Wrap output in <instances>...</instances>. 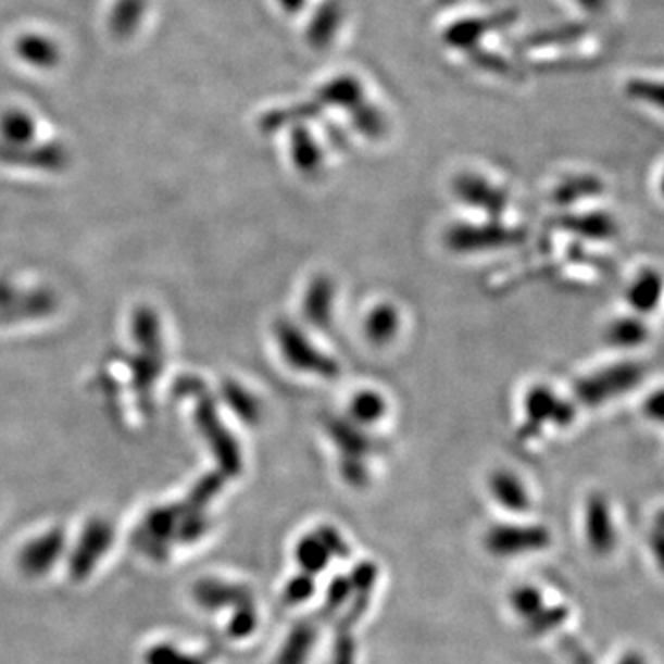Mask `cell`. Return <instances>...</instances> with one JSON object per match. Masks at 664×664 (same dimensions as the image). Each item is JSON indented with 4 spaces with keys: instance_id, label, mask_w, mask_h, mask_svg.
<instances>
[{
    "instance_id": "obj_4",
    "label": "cell",
    "mask_w": 664,
    "mask_h": 664,
    "mask_svg": "<svg viewBox=\"0 0 664 664\" xmlns=\"http://www.w3.org/2000/svg\"><path fill=\"white\" fill-rule=\"evenodd\" d=\"M115 542V528L105 518H92L79 534L67 555V574L73 584H84L97 573Z\"/></svg>"
},
{
    "instance_id": "obj_27",
    "label": "cell",
    "mask_w": 664,
    "mask_h": 664,
    "mask_svg": "<svg viewBox=\"0 0 664 664\" xmlns=\"http://www.w3.org/2000/svg\"><path fill=\"white\" fill-rule=\"evenodd\" d=\"M0 134L7 139L8 147H25L28 140L34 139L36 126L25 111H7L0 116Z\"/></svg>"
},
{
    "instance_id": "obj_3",
    "label": "cell",
    "mask_w": 664,
    "mask_h": 664,
    "mask_svg": "<svg viewBox=\"0 0 664 664\" xmlns=\"http://www.w3.org/2000/svg\"><path fill=\"white\" fill-rule=\"evenodd\" d=\"M274 336L280 356L293 372L325 380H333L340 375V364L293 322H277Z\"/></svg>"
},
{
    "instance_id": "obj_19",
    "label": "cell",
    "mask_w": 664,
    "mask_h": 664,
    "mask_svg": "<svg viewBox=\"0 0 664 664\" xmlns=\"http://www.w3.org/2000/svg\"><path fill=\"white\" fill-rule=\"evenodd\" d=\"M650 338V329H648L644 317L637 314H626L611 320L605 327V341L611 348L621 349V351H634L647 343Z\"/></svg>"
},
{
    "instance_id": "obj_46",
    "label": "cell",
    "mask_w": 664,
    "mask_h": 664,
    "mask_svg": "<svg viewBox=\"0 0 664 664\" xmlns=\"http://www.w3.org/2000/svg\"><path fill=\"white\" fill-rule=\"evenodd\" d=\"M283 7L287 8L288 12H296L299 8L303 7L305 0H279Z\"/></svg>"
},
{
    "instance_id": "obj_1",
    "label": "cell",
    "mask_w": 664,
    "mask_h": 664,
    "mask_svg": "<svg viewBox=\"0 0 664 664\" xmlns=\"http://www.w3.org/2000/svg\"><path fill=\"white\" fill-rule=\"evenodd\" d=\"M526 240L525 229L508 226L502 220L488 218L486 222H456L447 227V250L456 255H480L491 251L508 250L523 245Z\"/></svg>"
},
{
    "instance_id": "obj_14",
    "label": "cell",
    "mask_w": 664,
    "mask_h": 664,
    "mask_svg": "<svg viewBox=\"0 0 664 664\" xmlns=\"http://www.w3.org/2000/svg\"><path fill=\"white\" fill-rule=\"evenodd\" d=\"M489 494L502 510L510 513H528L534 506L525 480L512 469H494L489 475Z\"/></svg>"
},
{
    "instance_id": "obj_9",
    "label": "cell",
    "mask_w": 664,
    "mask_h": 664,
    "mask_svg": "<svg viewBox=\"0 0 664 664\" xmlns=\"http://www.w3.org/2000/svg\"><path fill=\"white\" fill-rule=\"evenodd\" d=\"M192 600L201 611L205 613H220V611H233L246 605V603L255 602L253 591L245 584L231 581V579L200 578L192 586Z\"/></svg>"
},
{
    "instance_id": "obj_36",
    "label": "cell",
    "mask_w": 664,
    "mask_h": 664,
    "mask_svg": "<svg viewBox=\"0 0 664 664\" xmlns=\"http://www.w3.org/2000/svg\"><path fill=\"white\" fill-rule=\"evenodd\" d=\"M314 592H316V576L299 571L296 576L288 579L287 586L283 589V600L288 605H299L311 600Z\"/></svg>"
},
{
    "instance_id": "obj_42",
    "label": "cell",
    "mask_w": 664,
    "mask_h": 664,
    "mask_svg": "<svg viewBox=\"0 0 664 664\" xmlns=\"http://www.w3.org/2000/svg\"><path fill=\"white\" fill-rule=\"evenodd\" d=\"M663 391H653L652 396H648L647 401L642 404V414L647 415L650 421L661 423L663 421Z\"/></svg>"
},
{
    "instance_id": "obj_37",
    "label": "cell",
    "mask_w": 664,
    "mask_h": 664,
    "mask_svg": "<svg viewBox=\"0 0 664 664\" xmlns=\"http://www.w3.org/2000/svg\"><path fill=\"white\" fill-rule=\"evenodd\" d=\"M314 536L324 544L330 557H338V560L351 557V547H349L348 539L341 536V531L336 526L320 525L314 530Z\"/></svg>"
},
{
    "instance_id": "obj_45",
    "label": "cell",
    "mask_w": 664,
    "mask_h": 664,
    "mask_svg": "<svg viewBox=\"0 0 664 664\" xmlns=\"http://www.w3.org/2000/svg\"><path fill=\"white\" fill-rule=\"evenodd\" d=\"M579 7L586 8L589 12H600L605 7V0H574Z\"/></svg>"
},
{
    "instance_id": "obj_10",
    "label": "cell",
    "mask_w": 664,
    "mask_h": 664,
    "mask_svg": "<svg viewBox=\"0 0 664 664\" xmlns=\"http://www.w3.org/2000/svg\"><path fill=\"white\" fill-rule=\"evenodd\" d=\"M584 531L589 549L597 555H607L616 547V528L610 500L602 493L587 497L584 508Z\"/></svg>"
},
{
    "instance_id": "obj_40",
    "label": "cell",
    "mask_w": 664,
    "mask_h": 664,
    "mask_svg": "<svg viewBox=\"0 0 664 664\" xmlns=\"http://www.w3.org/2000/svg\"><path fill=\"white\" fill-rule=\"evenodd\" d=\"M560 648L571 664H594V659L591 653L587 652V648L571 635H561Z\"/></svg>"
},
{
    "instance_id": "obj_21",
    "label": "cell",
    "mask_w": 664,
    "mask_h": 664,
    "mask_svg": "<svg viewBox=\"0 0 664 664\" xmlns=\"http://www.w3.org/2000/svg\"><path fill=\"white\" fill-rule=\"evenodd\" d=\"M142 664H211L208 653L192 652L171 640L153 642L142 652Z\"/></svg>"
},
{
    "instance_id": "obj_8",
    "label": "cell",
    "mask_w": 664,
    "mask_h": 664,
    "mask_svg": "<svg viewBox=\"0 0 664 664\" xmlns=\"http://www.w3.org/2000/svg\"><path fill=\"white\" fill-rule=\"evenodd\" d=\"M67 550V537L63 530H49L34 537L18 550L17 568L30 579L45 578L54 571Z\"/></svg>"
},
{
    "instance_id": "obj_16",
    "label": "cell",
    "mask_w": 664,
    "mask_h": 664,
    "mask_svg": "<svg viewBox=\"0 0 664 664\" xmlns=\"http://www.w3.org/2000/svg\"><path fill=\"white\" fill-rule=\"evenodd\" d=\"M320 624L317 616L296 622L277 650L274 664H309L320 635Z\"/></svg>"
},
{
    "instance_id": "obj_41",
    "label": "cell",
    "mask_w": 664,
    "mask_h": 664,
    "mask_svg": "<svg viewBox=\"0 0 664 664\" xmlns=\"http://www.w3.org/2000/svg\"><path fill=\"white\" fill-rule=\"evenodd\" d=\"M629 95L635 98H644L652 100L653 104L661 105L663 95H661V86L650 84V82H631L629 84Z\"/></svg>"
},
{
    "instance_id": "obj_39",
    "label": "cell",
    "mask_w": 664,
    "mask_h": 664,
    "mask_svg": "<svg viewBox=\"0 0 664 664\" xmlns=\"http://www.w3.org/2000/svg\"><path fill=\"white\" fill-rule=\"evenodd\" d=\"M333 664H356V639L353 634H335Z\"/></svg>"
},
{
    "instance_id": "obj_43",
    "label": "cell",
    "mask_w": 664,
    "mask_h": 664,
    "mask_svg": "<svg viewBox=\"0 0 664 664\" xmlns=\"http://www.w3.org/2000/svg\"><path fill=\"white\" fill-rule=\"evenodd\" d=\"M650 544L653 547V554H655V560H657L659 567H661V565H663L664 550V526L663 515H661V513H659L655 526H653L652 536H650Z\"/></svg>"
},
{
    "instance_id": "obj_44",
    "label": "cell",
    "mask_w": 664,
    "mask_h": 664,
    "mask_svg": "<svg viewBox=\"0 0 664 664\" xmlns=\"http://www.w3.org/2000/svg\"><path fill=\"white\" fill-rule=\"evenodd\" d=\"M616 664H647V659H644L642 653L628 652L626 655H622Z\"/></svg>"
},
{
    "instance_id": "obj_22",
    "label": "cell",
    "mask_w": 664,
    "mask_h": 664,
    "mask_svg": "<svg viewBox=\"0 0 664 664\" xmlns=\"http://www.w3.org/2000/svg\"><path fill=\"white\" fill-rule=\"evenodd\" d=\"M293 557L298 561L299 571L311 574V576L324 573L333 560L324 544L314 536V531L299 539L293 550Z\"/></svg>"
},
{
    "instance_id": "obj_38",
    "label": "cell",
    "mask_w": 664,
    "mask_h": 664,
    "mask_svg": "<svg viewBox=\"0 0 664 664\" xmlns=\"http://www.w3.org/2000/svg\"><path fill=\"white\" fill-rule=\"evenodd\" d=\"M378 567L375 561L364 560L354 565L349 574V581L353 586V591L373 592L377 586Z\"/></svg>"
},
{
    "instance_id": "obj_2",
    "label": "cell",
    "mask_w": 664,
    "mask_h": 664,
    "mask_svg": "<svg viewBox=\"0 0 664 664\" xmlns=\"http://www.w3.org/2000/svg\"><path fill=\"white\" fill-rule=\"evenodd\" d=\"M647 377V369L635 360H621L574 383V401L589 409L615 401L618 397L634 391Z\"/></svg>"
},
{
    "instance_id": "obj_33",
    "label": "cell",
    "mask_w": 664,
    "mask_h": 664,
    "mask_svg": "<svg viewBox=\"0 0 664 664\" xmlns=\"http://www.w3.org/2000/svg\"><path fill=\"white\" fill-rule=\"evenodd\" d=\"M229 613H231V616L227 621V637L231 640H246L253 637L256 628H259V611H256L255 602L240 605Z\"/></svg>"
},
{
    "instance_id": "obj_28",
    "label": "cell",
    "mask_w": 664,
    "mask_h": 664,
    "mask_svg": "<svg viewBox=\"0 0 664 664\" xmlns=\"http://www.w3.org/2000/svg\"><path fill=\"white\" fill-rule=\"evenodd\" d=\"M320 100L356 110L362 104V87H360L359 79L341 76V78L333 79L329 86L322 89Z\"/></svg>"
},
{
    "instance_id": "obj_15",
    "label": "cell",
    "mask_w": 664,
    "mask_h": 664,
    "mask_svg": "<svg viewBox=\"0 0 664 664\" xmlns=\"http://www.w3.org/2000/svg\"><path fill=\"white\" fill-rule=\"evenodd\" d=\"M401 311L390 301H378L362 320V335L373 348H388L401 333Z\"/></svg>"
},
{
    "instance_id": "obj_23",
    "label": "cell",
    "mask_w": 664,
    "mask_h": 664,
    "mask_svg": "<svg viewBox=\"0 0 664 664\" xmlns=\"http://www.w3.org/2000/svg\"><path fill=\"white\" fill-rule=\"evenodd\" d=\"M290 147H292L293 165L298 171L303 172V174H314V172L320 171L322 161H324V153H322V148L314 140V137L305 128L298 126L293 129Z\"/></svg>"
},
{
    "instance_id": "obj_5",
    "label": "cell",
    "mask_w": 664,
    "mask_h": 664,
    "mask_svg": "<svg viewBox=\"0 0 664 664\" xmlns=\"http://www.w3.org/2000/svg\"><path fill=\"white\" fill-rule=\"evenodd\" d=\"M550 542H552V534L542 525L500 523L491 526L484 536V549L494 557L536 554L549 549Z\"/></svg>"
},
{
    "instance_id": "obj_11",
    "label": "cell",
    "mask_w": 664,
    "mask_h": 664,
    "mask_svg": "<svg viewBox=\"0 0 664 664\" xmlns=\"http://www.w3.org/2000/svg\"><path fill=\"white\" fill-rule=\"evenodd\" d=\"M336 285L327 274H317L309 280L301 312L306 324L316 330H329L335 324Z\"/></svg>"
},
{
    "instance_id": "obj_25",
    "label": "cell",
    "mask_w": 664,
    "mask_h": 664,
    "mask_svg": "<svg viewBox=\"0 0 664 664\" xmlns=\"http://www.w3.org/2000/svg\"><path fill=\"white\" fill-rule=\"evenodd\" d=\"M602 192V181L594 176L568 177L561 181L554 190L555 203L574 205L578 201L589 200Z\"/></svg>"
},
{
    "instance_id": "obj_29",
    "label": "cell",
    "mask_w": 664,
    "mask_h": 664,
    "mask_svg": "<svg viewBox=\"0 0 664 664\" xmlns=\"http://www.w3.org/2000/svg\"><path fill=\"white\" fill-rule=\"evenodd\" d=\"M145 13V0H118L111 13V30L118 37H128L139 26Z\"/></svg>"
},
{
    "instance_id": "obj_12",
    "label": "cell",
    "mask_w": 664,
    "mask_h": 664,
    "mask_svg": "<svg viewBox=\"0 0 664 664\" xmlns=\"http://www.w3.org/2000/svg\"><path fill=\"white\" fill-rule=\"evenodd\" d=\"M325 433L340 456L369 460L380 449L378 439L369 433V428L360 427L348 417H330L325 425Z\"/></svg>"
},
{
    "instance_id": "obj_13",
    "label": "cell",
    "mask_w": 664,
    "mask_h": 664,
    "mask_svg": "<svg viewBox=\"0 0 664 664\" xmlns=\"http://www.w3.org/2000/svg\"><path fill=\"white\" fill-rule=\"evenodd\" d=\"M557 226L568 235L587 240V242H610V240H615L616 235L621 231L615 216L605 211L563 214L557 218Z\"/></svg>"
},
{
    "instance_id": "obj_7",
    "label": "cell",
    "mask_w": 664,
    "mask_h": 664,
    "mask_svg": "<svg viewBox=\"0 0 664 664\" xmlns=\"http://www.w3.org/2000/svg\"><path fill=\"white\" fill-rule=\"evenodd\" d=\"M526 421L528 427L541 428L552 425L555 428H567L576 421V401L565 399L555 393L550 386L536 385L526 391L525 401Z\"/></svg>"
},
{
    "instance_id": "obj_24",
    "label": "cell",
    "mask_w": 664,
    "mask_h": 664,
    "mask_svg": "<svg viewBox=\"0 0 664 664\" xmlns=\"http://www.w3.org/2000/svg\"><path fill=\"white\" fill-rule=\"evenodd\" d=\"M224 396H226L227 406L246 423L255 425L263 417V404L245 386L238 383H227L224 386Z\"/></svg>"
},
{
    "instance_id": "obj_17",
    "label": "cell",
    "mask_w": 664,
    "mask_h": 664,
    "mask_svg": "<svg viewBox=\"0 0 664 664\" xmlns=\"http://www.w3.org/2000/svg\"><path fill=\"white\" fill-rule=\"evenodd\" d=\"M661 296H663V275L655 268L640 270L626 290V301L637 316H647L657 311Z\"/></svg>"
},
{
    "instance_id": "obj_30",
    "label": "cell",
    "mask_w": 664,
    "mask_h": 664,
    "mask_svg": "<svg viewBox=\"0 0 664 664\" xmlns=\"http://www.w3.org/2000/svg\"><path fill=\"white\" fill-rule=\"evenodd\" d=\"M340 7L336 2H329L320 8L316 17L309 26V39L314 47H327L330 39L335 37L336 26L340 23Z\"/></svg>"
},
{
    "instance_id": "obj_26",
    "label": "cell",
    "mask_w": 664,
    "mask_h": 664,
    "mask_svg": "<svg viewBox=\"0 0 664 664\" xmlns=\"http://www.w3.org/2000/svg\"><path fill=\"white\" fill-rule=\"evenodd\" d=\"M17 52L26 63L36 67H52L60 58L58 47L43 36L21 37L17 41Z\"/></svg>"
},
{
    "instance_id": "obj_32",
    "label": "cell",
    "mask_w": 664,
    "mask_h": 664,
    "mask_svg": "<svg viewBox=\"0 0 664 664\" xmlns=\"http://www.w3.org/2000/svg\"><path fill=\"white\" fill-rule=\"evenodd\" d=\"M568 615H571V611H568L567 605H549V607L544 605L537 611L536 615L526 621V634L530 637H542L550 631H555L565 624Z\"/></svg>"
},
{
    "instance_id": "obj_35",
    "label": "cell",
    "mask_w": 664,
    "mask_h": 664,
    "mask_svg": "<svg viewBox=\"0 0 664 664\" xmlns=\"http://www.w3.org/2000/svg\"><path fill=\"white\" fill-rule=\"evenodd\" d=\"M341 480L353 489H364L369 484V464L366 458L340 456L338 462Z\"/></svg>"
},
{
    "instance_id": "obj_6",
    "label": "cell",
    "mask_w": 664,
    "mask_h": 664,
    "mask_svg": "<svg viewBox=\"0 0 664 664\" xmlns=\"http://www.w3.org/2000/svg\"><path fill=\"white\" fill-rule=\"evenodd\" d=\"M452 195L465 208L481 213L486 218L502 220L510 208L506 190L476 172H462L452 181Z\"/></svg>"
},
{
    "instance_id": "obj_34",
    "label": "cell",
    "mask_w": 664,
    "mask_h": 664,
    "mask_svg": "<svg viewBox=\"0 0 664 664\" xmlns=\"http://www.w3.org/2000/svg\"><path fill=\"white\" fill-rule=\"evenodd\" d=\"M510 603H512L513 611L521 618L528 621L530 616L536 615L537 611L544 607V598H542L541 591L537 587L518 586L513 589Z\"/></svg>"
},
{
    "instance_id": "obj_31",
    "label": "cell",
    "mask_w": 664,
    "mask_h": 664,
    "mask_svg": "<svg viewBox=\"0 0 664 664\" xmlns=\"http://www.w3.org/2000/svg\"><path fill=\"white\" fill-rule=\"evenodd\" d=\"M353 594V586L349 581V576L346 574H336L335 578L330 579L327 587V597H325L324 607L317 613L320 622H329L335 618L336 613H340L349 598Z\"/></svg>"
},
{
    "instance_id": "obj_20",
    "label": "cell",
    "mask_w": 664,
    "mask_h": 664,
    "mask_svg": "<svg viewBox=\"0 0 664 664\" xmlns=\"http://www.w3.org/2000/svg\"><path fill=\"white\" fill-rule=\"evenodd\" d=\"M388 399L375 388H362L349 399L348 417L356 425L373 428L388 415Z\"/></svg>"
},
{
    "instance_id": "obj_18",
    "label": "cell",
    "mask_w": 664,
    "mask_h": 664,
    "mask_svg": "<svg viewBox=\"0 0 664 664\" xmlns=\"http://www.w3.org/2000/svg\"><path fill=\"white\" fill-rule=\"evenodd\" d=\"M0 159L18 166H32L43 171H58L67 163V153L62 147H4L0 148Z\"/></svg>"
}]
</instances>
